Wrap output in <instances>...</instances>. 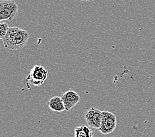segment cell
I'll list each match as a JSON object with an SVG mask.
<instances>
[{"instance_id": "9c48e42d", "label": "cell", "mask_w": 155, "mask_h": 137, "mask_svg": "<svg viewBox=\"0 0 155 137\" xmlns=\"http://www.w3.org/2000/svg\"><path fill=\"white\" fill-rule=\"evenodd\" d=\"M9 27L7 23H3L2 21L0 23V38L2 40L6 35L9 31Z\"/></svg>"}, {"instance_id": "30bf717a", "label": "cell", "mask_w": 155, "mask_h": 137, "mask_svg": "<svg viewBox=\"0 0 155 137\" xmlns=\"http://www.w3.org/2000/svg\"><path fill=\"white\" fill-rule=\"evenodd\" d=\"M83 2H93L94 0H81Z\"/></svg>"}, {"instance_id": "52a82bcc", "label": "cell", "mask_w": 155, "mask_h": 137, "mask_svg": "<svg viewBox=\"0 0 155 137\" xmlns=\"http://www.w3.org/2000/svg\"><path fill=\"white\" fill-rule=\"evenodd\" d=\"M48 106L50 108L57 112H62L65 111V107L64 106V102L61 97L59 96H54L51 98L48 102Z\"/></svg>"}, {"instance_id": "5b68a950", "label": "cell", "mask_w": 155, "mask_h": 137, "mask_svg": "<svg viewBox=\"0 0 155 137\" xmlns=\"http://www.w3.org/2000/svg\"><path fill=\"white\" fill-rule=\"evenodd\" d=\"M84 118L89 127L99 129L102 123V112L94 107H90L86 111Z\"/></svg>"}, {"instance_id": "ba28073f", "label": "cell", "mask_w": 155, "mask_h": 137, "mask_svg": "<svg viewBox=\"0 0 155 137\" xmlns=\"http://www.w3.org/2000/svg\"><path fill=\"white\" fill-rule=\"evenodd\" d=\"M74 131V137H93L94 136L93 131L85 125L75 127Z\"/></svg>"}, {"instance_id": "6da1fadb", "label": "cell", "mask_w": 155, "mask_h": 137, "mask_svg": "<svg viewBox=\"0 0 155 137\" xmlns=\"http://www.w3.org/2000/svg\"><path fill=\"white\" fill-rule=\"evenodd\" d=\"M29 39L28 32L19 27H9L4 38L2 39L4 47L11 50H21L27 45Z\"/></svg>"}, {"instance_id": "3957f363", "label": "cell", "mask_w": 155, "mask_h": 137, "mask_svg": "<svg viewBox=\"0 0 155 137\" xmlns=\"http://www.w3.org/2000/svg\"><path fill=\"white\" fill-rule=\"evenodd\" d=\"M47 70L41 65H35L31 70L30 74L27 77V80L34 86H40L44 84L47 79Z\"/></svg>"}, {"instance_id": "277c9868", "label": "cell", "mask_w": 155, "mask_h": 137, "mask_svg": "<svg viewBox=\"0 0 155 137\" xmlns=\"http://www.w3.org/2000/svg\"><path fill=\"white\" fill-rule=\"evenodd\" d=\"M116 116L108 111H103L101 126L98 130L104 135L110 134L116 128Z\"/></svg>"}, {"instance_id": "7a4b0ae2", "label": "cell", "mask_w": 155, "mask_h": 137, "mask_svg": "<svg viewBox=\"0 0 155 137\" xmlns=\"http://www.w3.org/2000/svg\"><path fill=\"white\" fill-rule=\"evenodd\" d=\"M19 7L13 0H2L0 2V21H12L18 14Z\"/></svg>"}, {"instance_id": "8992f818", "label": "cell", "mask_w": 155, "mask_h": 137, "mask_svg": "<svg viewBox=\"0 0 155 137\" xmlns=\"http://www.w3.org/2000/svg\"><path fill=\"white\" fill-rule=\"evenodd\" d=\"M65 111H70L80 102V96L74 90H68L61 95Z\"/></svg>"}]
</instances>
